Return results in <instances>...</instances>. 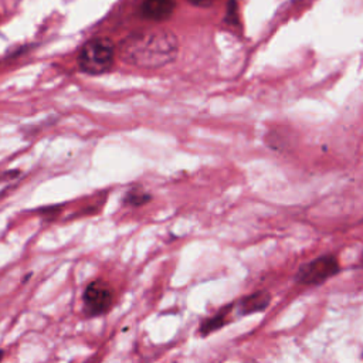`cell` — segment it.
I'll return each mask as SVG.
<instances>
[{
    "label": "cell",
    "mask_w": 363,
    "mask_h": 363,
    "mask_svg": "<svg viewBox=\"0 0 363 363\" xmlns=\"http://www.w3.org/2000/svg\"><path fill=\"white\" fill-rule=\"evenodd\" d=\"M179 51L176 35L164 28H146L128 35L119 45L121 58L135 67L156 69L172 62Z\"/></svg>",
    "instance_id": "6da1fadb"
},
{
    "label": "cell",
    "mask_w": 363,
    "mask_h": 363,
    "mask_svg": "<svg viewBox=\"0 0 363 363\" xmlns=\"http://www.w3.org/2000/svg\"><path fill=\"white\" fill-rule=\"evenodd\" d=\"M115 60V47L109 38H91L79 50L78 65L89 75H99L109 71Z\"/></svg>",
    "instance_id": "7a4b0ae2"
},
{
    "label": "cell",
    "mask_w": 363,
    "mask_h": 363,
    "mask_svg": "<svg viewBox=\"0 0 363 363\" xmlns=\"http://www.w3.org/2000/svg\"><path fill=\"white\" fill-rule=\"evenodd\" d=\"M340 271L337 258L332 254H325L305 262L299 267L295 281L301 285H319L335 277Z\"/></svg>",
    "instance_id": "3957f363"
},
{
    "label": "cell",
    "mask_w": 363,
    "mask_h": 363,
    "mask_svg": "<svg viewBox=\"0 0 363 363\" xmlns=\"http://www.w3.org/2000/svg\"><path fill=\"white\" fill-rule=\"evenodd\" d=\"M84 309L88 316H98L108 312L113 302V289L109 284L95 279L88 284L82 295Z\"/></svg>",
    "instance_id": "277c9868"
},
{
    "label": "cell",
    "mask_w": 363,
    "mask_h": 363,
    "mask_svg": "<svg viewBox=\"0 0 363 363\" xmlns=\"http://www.w3.org/2000/svg\"><path fill=\"white\" fill-rule=\"evenodd\" d=\"M271 302V295L268 291H255L250 295H245L237 302L238 315H250L255 312H262L268 308Z\"/></svg>",
    "instance_id": "5b68a950"
},
{
    "label": "cell",
    "mask_w": 363,
    "mask_h": 363,
    "mask_svg": "<svg viewBox=\"0 0 363 363\" xmlns=\"http://www.w3.org/2000/svg\"><path fill=\"white\" fill-rule=\"evenodd\" d=\"M174 11V0H143L142 16L153 21L167 20Z\"/></svg>",
    "instance_id": "8992f818"
},
{
    "label": "cell",
    "mask_w": 363,
    "mask_h": 363,
    "mask_svg": "<svg viewBox=\"0 0 363 363\" xmlns=\"http://www.w3.org/2000/svg\"><path fill=\"white\" fill-rule=\"evenodd\" d=\"M234 305L233 303H228V305H224L217 313H214L211 318L203 320V323L200 325V333L203 336H207L210 333H213L214 330H218L220 328H223L227 320H228V316L233 311Z\"/></svg>",
    "instance_id": "52a82bcc"
},
{
    "label": "cell",
    "mask_w": 363,
    "mask_h": 363,
    "mask_svg": "<svg viewBox=\"0 0 363 363\" xmlns=\"http://www.w3.org/2000/svg\"><path fill=\"white\" fill-rule=\"evenodd\" d=\"M20 179L17 172H0V196H3Z\"/></svg>",
    "instance_id": "ba28073f"
},
{
    "label": "cell",
    "mask_w": 363,
    "mask_h": 363,
    "mask_svg": "<svg viewBox=\"0 0 363 363\" xmlns=\"http://www.w3.org/2000/svg\"><path fill=\"white\" fill-rule=\"evenodd\" d=\"M149 199H150L149 194L140 193L139 190H132V191H129V193L126 194L125 201H126L128 204H132V206H142L143 203L149 201Z\"/></svg>",
    "instance_id": "9c48e42d"
},
{
    "label": "cell",
    "mask_w": 363,
    "mask_h": 363,
    "mask_svg": "<svg viewBox=\"0 0 363 363\" xmlns=\"http://www.w3.org/2000/svg\"><path fill=\"white\" fill-rule=\"evenodd\" d=\"M187 1H190L194 6H200V7L210 4V0H187Z\"/></svg>",
    "instance_id": "30bf717a"
},
{
    "label": "cell",
    "mask_w": 363,
    "mask_h": 363,
    "mask_svg": "<svg viewBox=\"0 0 363 363\" xmlns=\"http://www.w3.org/2000/svg\"><path fill=\"white\" fill-rule=\"evenodd\" d=\"M1 357H3V352L0 350V360H1Z\"/></svg>",
    "instance_id": "8fae6325"
}]
</instances>
